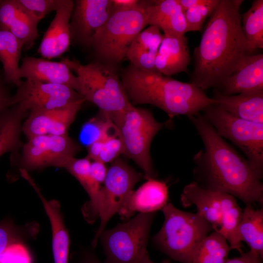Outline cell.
<instances>
[{"label": "cell", "mask_w": 263, "mask_h": 263, "mask_svg": "<svg viewBox=\"0 0 263 263\" xmlns=\"http://www.w3.org/2000/svg\"><path fill=\"white\" fill-rule=\"evenodd\" d=\"M242 0H220L194 50L190 83L203 91L217 88L250 51L241 26Z\"/></svg>", "instance_id": "obj_1"}, {"label": "cell", "mask_w": 263, "mask_h": 263, "mask_svg": "<svg viewBox=\"0 0 263 263\" xmlns=\"http://www.w3.org/2000/svg\"><path fill=\"white\" fill-rule=\"evenodd\" d=\"M204 146L193 158V173L202 187L230 194L246 205H263V185L243 157L200 113L188 116Z\"/></svg>", "instance_id": "obj_2"}, {"label": "cell", "mask_w": 263, "mask_h": 263, "mask_svg": "<svg viewBox=\"0 0 263 263\" xmlns=\"http://www.w3.org/2000/svg\"><path fill=\"white\" fill-rule=\"evenodd\" d=\"M120 79L132 105H152L165 112L170 120L180 115H196L208 106L217 104L192 83L143 70L131 63L123 70Z\"/></svg>", "instance_id": "obj_3"}, {"label": "cell", "mask_w": 263, "mask_h": 263, "mask_svg": "<svg viewBox=\"0 0 263 263\" xmlns=\"http://www.w3.org/2000/svg\"><path fill=\"white\" fill-rule=\"evenodd\" d=\"M149 2L142 0L133 8L113 9L90 47L98 61L116 68L126 57L134 38L148 25L147 9Z\"/></svg>", "instance_id": "obj_4"}, {"label": "cell", "mask_w": 263, "mask_h": 263, "mask_svg": "<svg viewBox=\"0 0 263 263\" xmlns=\"http://www.w3.org/2000/svg\"><path fill=\"white\" fill-rule=\"evenodd\" d=\"M162 210L164 223L153 243L170 259L190 263L195 248L213 230L211 225L198 213L181 210L170 203Z\"/></svg>", "instance_id": "obj_5"}, {"label": "cell", "mask_w": 263, "mask_h": 263, "mask_svg": "<svg viewBox=\"0 0 263 263\" xmlns=\"http://www.w3.org/2000/svg\"><path fill=\"white\" fill-rule=\"evenodd\" d=\"M61 61L76 74L77 92L85 101L95 104L100 112L113 114L131 104L116 68L98 61L85 65L67 58Z\"/></svg>", "instance_id": "obj_6"}, {"label": "cell", "mask_w": 263, "mask_h": 263, "mask_svg": "<svg viewBox=\"0 0 263 263\" xmlns=\"http://www.w3.org/2000/svg\"><path fill=\"white\" fill-rule=\"evenodd\" d=\"M108 115L118 131L123 145V154L142 170L145 178H154L156 174L150 147L153 138L166 123L157 121L149 110L135 107L132 104Z\"/></svg>", "instance_id": "obj_7"}, {"label": "cell", "mask_w": 263, "mask_h": 263, "mask_svg": "<svg viewBox=\"0 0 263 263\" xmlns=\"http://www.w3.org/2000/svg\"><path fill=\"white\" fill-rule=\"evenodd\" d=\"M203 117L223 138L230 141L245 155L260 179L263 175V124L238 117L218 104L204 110Z\"/></svg>", "instance_id": "obj_8"}, {"label": "cell", "mask_w": 263, "mask_h": 263, "mask_svg": "<svg viewBox=\"0 0 263 263\" xmlns=\"http://www.w3.org/2000/svg\"><path fill=\"white\" fill-rule=\"evenodd\" d=\"M155 212L139 213L127 222L103 230L98 238L105 263H140L147 251L150 229Z\"/></svg>", "instance_id": "obj_9"}, {"label": "cell", "mask_w": 263, "mask_h": 263, "mask_svg": "<svg viewBox=\"0 0 263 263\" xmlns=\"http://www.w3.org/2000/svg\"><path fill=\"white\" fill-rule=\"evenodd\" d=\"M80 150L79 144L68 135L33 137L21 148L19 170H39L50 167L63 168Z\"/></svg>", "instance_id": "obj_10"}, {"label": "cell", "mask_w": 263, "mask_h": 263, "mask_svg": "<svg viewBox=\"0 0 263 263\" xmlns=\"http://www.w3.org/2000/svg\"><path fill=\"white\" fill-rule=\"evenodd\" d=\"M144 177L143 173L119 157L111 163L102 186L99 213L100 223L92 242L93 248L96 246L98 237L110 219L118 212L134 186Z\"/></svg>", "instance_id": "obj_11"}, {"label": "cell", "mask_w": 263, "mask_h": 263, "mask_svg": "<svg viewBox=\"0 0 263 263\" xmlns=\"http://www.w3.org/2000/svg\"><path fill=\"white\" fill-rule=\"evenodd\" d=\"M17 87L10 107L18 104L29 113L58 109L84 99L75 90L62 84L26 79Z\"/></svg>", "instance_id": "obj_12"}, {"label": "cell", "mask_w": 263, "mask_h": 263, "mask_svg": "<svg viewBox=\"0 0 263 263\" xmlns=\"http://www.w3.org/2000/svg\"><path fill=\"white\" fill-rule=\"evenodd\" d=\"M112 0H76L70 21L71 41L90 48L98 30L113 11Z\"/></svg>", "instance_id": "obj_13"}, {"label": "cell", "mask_w": 263, "mask_h": 263, "mask_svg": "<svg viewBox=\"0 0 263 263\" xmlns=\"http://www.w3.org/2000/svg\"><path fill=\"white\" fill-rule=\"evenodd\" d=\"M85 100H80L64 107L29 113L22 131L28 139L42 135H68L69 128Z\"/></svg>", "instance_id": "obj_14"}, {"label": "cell", "mask_w": 263, "mask_h": 263, "mask_svg": "<svg viewBox=\"0 0 263 263\" xmlns=\"http://www.w3.org/2000/svg\"><path fill=\"white\" fill-rule=\"evenodd\" d=\"M168 201L167 183L155 178L149 179L129 194L117 213L122 220H127L137 212L152 213L162 210Z\"/></svg>", "instance_id": "obj_15"}, {"label": "cell", "mask_w": 263, "mask_h": 263, "mask_svg": "<svg viewBox=\"0 0 263 263\" xmlns=\"http://www.w3.org/2000/svg\"><path fill=\"white\" fill-rule=\"evenodd\" d=\"M73 6V0H63L56 10L38 49V53L44 58L58 57L68 51L71 42L70 21Z\"/></svg>", "instance_id": "obj_16"}, {"label": "cell", "mask_w": 263, "mask_h": 263, "mask_svg": "<svg viewBox=\"0 0 263 263\" xmlns=\"http://www.w3.org/2000/svg\"><path fill=\"white\" fill-rule=\"evenodd\" d=\"M38 24L18 0H0V29L22 41L26 50L31 48L39 37Z\"/></svg>", "instance_id": "obj_17"}, {"label": "cell", "mask_w": 263, "mask_h": 263, "mask_svg": "<svg viewBox=\"0 0 263 263\" xmlns=\"http://www.w3.org/2000/svg\"><path fill=\"white\" fill-rule=\"evenodd\" d=\"M215 90L226 95L263 91V55L251 54Z\"/></svg>", "instance_id": "obj_18"}, {"label": "cell", "mask_w": 263, "mask_h": 263, "mask_svg": "<svg viewBox=\"0 0 263 263\" xmlns=\"http://www.w3.org/2000/svg\"><path fill=\"white\" fill-rule=\"evenodd\" d=\"M19 74L21 78L62 84L72 88L76 92L78 90L77 76L61 61H52L26 56L22 59Z\"/></svg>", "instance_id": "obj_19"}, {"label": "cell", "mask_w": 263, "mask_h": 263, "mask_svg": "<svg viewBox=\"0 0 263 263\" xmlns=\"http://www.w3.org/2000/svg\"><path fill=\"white\" fill-rule=\"evenodd\" d=\"M223 194L222 192L205 188L193 181L184 188L180 201L185 208L195 206L197 213L210 224L214 231H217L221 223Z\"/></svg>", "instance_id": "obj_20"}, {"label": "cell", "mask_w": 263, "mask_h": 263, "mask_svg": "<svg viewBox=\"0 0 263 263\" xmlns=\"http://www.w3.org/2000/svg\"><path fill=\"white\" fill-rule=\"evenodd\" d=\"M22 177L34 188L49 219L52 230L54 263H69L70 236L65 225L59 203L55 199L47 200L28 173H24Z\"/></svg>", "instance_id": "obj_21"}, {"label": "cell", "mask_w": 263, "mask_h": 263, "mask_svg": "<svg viewBox=\"0 0 263 263\" xmlns=\"http://www.w3.org/2000/svg\"><path fill=\"white\" fill-rule=\"evenodd\" d=\"M190 56L185 37L164 33L163 38L155 58L156 70L170 76L188 72Z\"/></svg>", "instance_id": "obj_22"}, {"label": "cell", "mask_w": 263, "mask_h": 263, "mask_svg": "<svg viewBox=\"0 0 263 263\" xmlns=\"http://www.w3.org/2000/svg\"><path fill=\"white\" fill-rule=\"evenodd\" d=\"M91 161L88 157L70 159L64 169L74 176L82 186L89 197L81 208L85 220L92 224L99 217L102 186L93 177L90 170Z\"/></svg>", "instance_id": "obj_23"}, {"label": "cell", "mask_w": 263, "mask_h": 263, "mask_svg": "<svg viewBox=\"0 0 263 263\" xmlns=\"http://www.w3.org/2000/svg\"><path fill=\"white\" fill-rule=\"evenodd\" d=\"M212 98L229 113L244 120L263 124V91L226 95L215 90Z\"/></svg>", "instance_id": "obj_24"}, {"label": "cell", "mask_w": 263, "mask_h": 263, "mask_svg": "<svg viewBox=\"0 0 263 263\" xmlns=\"http://www.w3.org/2000/svg\"><path fill=\"white\" fill-rule=\"evenodd\" d=\"M163 38V34L159 28L150 25L134 38L127 51L126 57L137 68L157 71L155 58Z\"/></svg>", "instance_id": "obj_25"}, {"label": "cell", "mask_w": 263, "mask_h": 263, "mask_svg": "<svg viewBox=\"0 0 263 263\" xmlns=\"http://www.w3.org/2000/svg\"><path fill=\"white\" fill-rule=\"evenodd\" d=\"M28 113L16 104L8 108L0 115V157L7 152H15L22 148L21 122Z\"/></svg>", "instance_id": "obj_26"}, {"label": "cell", "mask_w": 263, "mask_h": 263, "mask_svg": "<svg viewBox=\"0 0 263 263\" xmlns=\"http://www.w3.org/2000/svg\"><path fill=\"white\" fill-rule=\"evenodd\" d=\"M23 43L9 32L0 29V62L3 81L17 87L23 82L20 76L19 61Z\"/></svg>", "instance_id": "obj_27"}, {"label": "cell", "mask_w": 263, "mask_h": 263, "mask_svg": "<svg viewBox=\"0 0 263 263\" xmlns=\"http://www.w3.org/2000/svg\"><path fill=\"white\" fill-rule=\"evenodd\" d=\"M222 210L221 225L216 231L225 238L231 250H236L241 254L243 252V245L240 235L239 227L243 210L234 196L224 193L222 199Z\"/></svg>", "instance_id": "obj_28"}, {"label": "cell", "mask_w": 263, "mask_h": 263, "mask_svg": "<svg viewBox=\"0 0 263 263\" xmlns=\"http://www.w3.org/2000/svg\"><path fill=\"white\" fill-rule=\"evenodd\" d=\"M242 242L263 258V209L246 205L239 227Z\"/></svg>", "instance_id": "obj_29"}, {"label": "cell", "mask_w": 263, "mask_h": 263, "mask_svg": "<svg viewBox=\"0 0 263 263\" xmlns=\"http://www.w3.org/2000/svg\"><path fill=\"white\" fill-rule=\"evenodd\" d=\"M230 250L225 238L213 231L195 248L190 263H225Z\"/></svg>", "instance_id": "obj_30"}, {"label": "cell", "mask_w": 263, "mask_h": 263, "mask_svg": "<svg viewBox=\"0 0 263 263\" xmlns=\"http://www.w3.org/2000/svg\"><path fill=\"white\" fill-rule=\"evenodd\" d=\"M241 26L251 53L263 48V0H253L251 7L241 15Z\"/></svg>", "instance_id": "obj_31"}, {"label": "cell", "mask_w": 263, "mask_h": 263, "mask_svg": "<svg viewBox=\"0 0 263 263\" xmlns=\"http://www.w3.org/2000/svg\"><path fill=\"white\" fill-rule=\"evenodd\" d=\"M39 230V225L35 222L18 225L9 218L0 221V259L10 247L35 238Z\"/></svg>", "instance_id": "obj_32"}, {"label": "cell", "mask_w": 263, "mask_h": 263, "mask_svg": "<svg viewBox=\"0 0 263 263\" xmlns=\"http://www.w3.org/2000/svg\"><path fill=\"white\" fill-rule=\"evenodd\" d=\"M119 133L118 131L108 114L100 112V114L86 122L82 126L79 138L87 147L92 143L103 140Z\"/></svg>", "instance_id": "obj_33"}, {"label": "cell", "mask_w": 263, "mask_h": 263, "mask_svg": "<svg viewBox=\"0 0 263 263\" xmlns=\"http://www.w3.org/2000/svg\"><path fill=\"white\" fill-rule=\"evenodd\" d=\"M123 145L119 134H116L87 147L86 156L92 161L97 160L104 164L112 163L123 153Z\"/></svg>", "instance_id": "obj_34"}, {"label": "cell", "mask_w": 263, "mask_h": 263, "mask_svg": "<svg viewBox=\"0 0 263 263\" xmlns=\"http://www.w3.org/2000/svg\"><path fill=\"white\" fill-rule=\"evenodd\" d=\"M219 1L209 0L206 4L191 7L184 11L188 32L201 31L206 19L214 11Z\"/></svg>", "instance_id": "obj_35"}, {"label": "cell", "mask_w": 263, "mask_h": 263, "mask_svg": "<svg viewBox=\"0 0 263 263\" xmlns=\"http://www.w3.org/2000/svg\"><path fill=\"white\" fill-rule=\"evenodd\" d=\"M31 18L37 22L52 11H56L63 0H18Z\"/></svg>", "instance_id": "obj_36"}, {"label": "cell", "mask_w": 263, "mask_h": 263, "mask_svg": "<svg viewBox=\"0 0 263 263\" xmlns=\"http://www.w3.org/2000/svg\"><path fill=\"white\" fill-rule=\"evenodd\" d=\"M157 27L162 30L164 33L184 36L185 33L188 32L187 24L184 12L179 3L174 12L161 21Z\"/></svg>", "instance_id": "obj_37"}, {"label": "cell", "mask_w": 263, "mask_h": 263, "mask_svg": "<svg viewBox=\"0 0 263 263\" xmlns=\"http://www.w3.org/2000/svg\"><path fill=\"white\" fill-rule=\"evenodd\" d=\"M70 263H105L101 262L91 249H83L74 254Z\"/></svg>", "instance_id": "obj_38"}, {"label": "cell", "mask_w": 263, "mask_h": 263, "mask_svg": "<svg viewBox=\"0 0 263 263\" xmlns=\"http://www.w3.org/2000/svg\"><path fill=\"white\" fill-rule=\"evenodd\" d=\"M108 168L105 164L97 160L91 161L90 170L94 178L100 185L104 184Z\"/></svg>", "instance_id": "obj_39"}, {"label": "cell", "mask_w": 263, "mask_h": 263, "mask_svg": "<svg viewBox=\"0 0 263 263\" xmlns=\"http://www.w3.org/2000/svg\"><path fill=\"white\" fill-rule=\"evenodd\" d=\"M263 258L256 252L249 250L244 252L239 257L227 259L225 263H263Z\"/></svg>", "instance_id": "obj_40"}, {"label": "cell", "mask_w": 263, "mask_h": 263, "mask_svg": "<svg viewBox=\"0 0 263 263\" xmlns=\"http://www.w3.org/2000/svg\"><path fill=\"white\" fill-rule=\"evenodd\" d=\"M3 81V76L0 75V116L1 114L10 107V95Z\"/></svg>", "instance_id": "obj_41"}, {"label": "cell", "mask_w": 263, "mask_h": 263, "mask_svg": "<svg viewBox=\"0 0 263 263\" xmlns=\"http://www.w3.org/2000/svg\"><path fill=\"white\" fill-rule=\"evenodd\" d=\"M141 2L138 0H112L114 9H123L134 7Z\"/></svg>", "instance_id": "obj_42"}, {"label": "cell", "mask_w": 263, "mask_h": 263, "mask_svg": "<svg viewBox=\"0 0 263 263\" xmlns=\"http://www.w3.org/2000/svg\"><path fill=\"white\" fill-rule=\"evenodd\" d=\"M183 11L193 7L208 3L209 0H177Z\"/></svg>", "instance_id": "obj_43"}, {"label": "cell", "mask_w": 263, "mask_h": 263, "mask_svg": "<svg viewBox=\"0 0 263 263\" xmlns=\"http://www.w3.org/2000/svg\"><path fill=\"white\" fill-rule=\"evenodd\" d=\"M140 263H156L152 262L150 258L148 251L144 254ZM160 263H171L169 260L165 259Z\"/></svg>", "instance_id": "obj_44"}]
</instances>
